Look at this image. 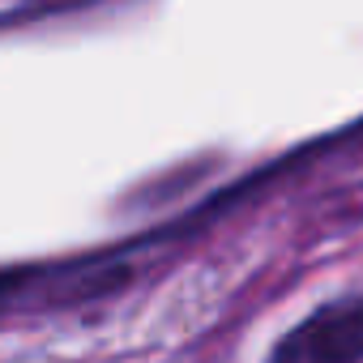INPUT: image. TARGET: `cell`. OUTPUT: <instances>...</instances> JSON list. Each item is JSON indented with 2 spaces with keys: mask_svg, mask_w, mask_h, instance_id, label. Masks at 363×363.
Segmentation results:
<instances>
[{
  "mask_svg": "<svg viewBox=\"0 0 363 363\" xmlns=\"http://www.w3.org/2000/svg\"><path fill=\"white\" fill-rule=\"evenodd\" d=\"M13 282H18V278H0V295H5V291H9Z\"/></svg>",
  "mask_w": 363,
  "mask_h": 363,
  "instance_id": "7a4b0ae2",
  "label": "cell"
},
{
  "mask_svg": "<svg viewBox=\"0 0 363 363\" xmlns=\"http://www.w3.org/2000/svg\"><path fill=\"white\" fill-rule=\"evenodd\" d=\"M269 363H363V295L320 303L278 337Z\"/></svg>",
  "mask_w": 363,
  "mask_h": 363,
  "instance_id": "6da1fadb",
  "label": "cell"
}]
</instances>
